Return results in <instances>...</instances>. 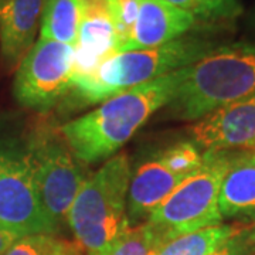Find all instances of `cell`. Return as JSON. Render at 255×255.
I'll list each match as a JSON object with an SVG mask.
<instances>
[{"mask_svg":"<svg viewBox=\"0 0 255 255\" xmlns=\"http://www.w3.org/2000/svg\"><path fill=\"white\" fill-rule=\"evenodd\" d=\"M184 68L119 92L61 125L60 132L74 156L81 163H95L117 155L147 119L173 100Z\"/></svg>","mask_w":255,"mask_h":255,"instance_id":"obj_1","label":"cell"},{"mask_svg":"<svg viewBox=\"0 0 255 255\" xmlns=\"http://www.w3.org/2000/svg\"><path fill=\"white\" fill-rule=\"evenodd\" d=\"M216 47L204 37L183 36L163 46L117 53L95 73L74 78L67 94L73 107L101 104L119 92L189 67Z\"/></svg>","mask_w":255,"mask_h":255,"instance_id":"obj_2","label":"cell"},{"mask_svg":"<svg viewBox=\"0 0 255 255\" xmlns=\"http://www.w3.org/2000/svg\"><path fill=\"white\" fill-rule=\"evenodd\" d=\"M255 94V41L216 47L184 68V77L167 104V115L199 121L234 101Z\"/></svg>","mask_w":255,"mask_h":255,"instance_id":"obj_3","label":"cell"},{"mask_svg":"<svg viewBox=\"0 0 255 255\" xmlns=\"http://www.w3.org/2000/svg\"><path fill=\"white\" fill-rule=\"evenodd\" d=\"M130 160L125 152L110 157L87 177L65 221L87 255H105L129 226L128 191Z\"/></svg>","mask_w":255,"mask_h":255,"instance_id":"obj_4","label":"cell"},{"mask_svg":"<svg viewBox=\"0 0 255 255\" xmlns=\"http://www.w3.org/2000/svg\"><path fill=\"white\" fill-rule=\"evenodd\" d=\"M236 155L237 150L204 152L200 167L174 189L147 221L162 230L167 240L223 224L220 189Z\"/></svg>","mask_w":255,"mask_h":255,"instance_id":"obj_5","label":"cell"},{"mask_svg":"<svg viewBox=\"0 0 255 255\" xmlns=\"http://www.w3.org/2000/svg\"><path fill=\"white\" fill-rule=\"evenodd\" d=\"M26 149L33 162L43 207L60 228L77 193L87 180L81 162L67 145L60 127L53 124L37 125L27 137Z\"/></svg>","mask_w":255,"mask_h":255,"instance_id":"obj_6","label":"cell"},{"mask_svg":"<svg viewBox=\"0 0 255 255\" xmlns=\"http://www.w3.org/2000/svg\"><path fill=\"white\" fill-rule=\"evenodd\" d=\"M0 226L17 238L60 230L43 207L26 145L0 143Z\"/></svg>","mask_w":255,"mask_h":255,"instance_id":"obj_7","label":"cell"},{"mask_svg":"<svg viewBox=\"0 0 255 255\" xmlns=\"http://www.w3.org/2000/svg\"><path fill=\"white\" fill-rule=\"evenodd\" d=\"M73 47L38 38L17 65L13 95L24 108L46 114L70 91Z\"/></svg>","mask_w":255,"mask_h":255,"instance_id":"obj_8","label":"cell"},{"mask_svg":"<svg viewBox=\"0 0 255 255\" xmlns=\"http://www.w3.org/2000/svg\"><path fill=\"white\" fill-rule=\"evenodd\" d=\"M193 142L203 152L241 150L255 145V94L203 117L191 128Z\"/></svg>","mask_w":255,"mask_h":255,"instance_id":"obj_9","label":"cell"},{"mask_svg":"<svg viewBox=\"0 0 255 255\" xmlns=\"http://www.w3.org/2000/svg\"><path fill=\"white\" fill-rule=\"evenodd\" d=\"M115 50L117 34L105 0H81L78 40L73 47V80L95 73Z\"/></svg>","mask_w":255,"mask_h":255,"instance_id":"obj_10","label":"cell"},{"mask_svg":"<svg viewBox=\"0 0 255 255\" xmlns=\"http://www.w3.org/2000/svg\"><path fill=\"white\" fill-rule=\"evenodd\" d=\"M133 31L119 53L167 44L196 27L197 20L167 0H136Z\"/></svg>","mask_w":255,"mask_h":255,"instance_id":"obj_11","label":"cell"},{"mask_svg":"<svg viewBox=\"0 0 255 255\" xmlns=\"http://www.w3.org/2000/svg\"><path fill=\"white\" fill-rule=\"evenodd\" d=\"M156 153L132 173L128 191V220L133 227L142 224L163 203L180 183L187 179Z\"/></svg>","mask_w":255,"mask_h":255,"instance_id":"obj_12","label":"cell"},{"mask_svg":"<svg viewBox=\"0 0 255 255\" xmlns=\"http://www.w3.org/2000/svg\"><path fill=\"white\" fill-rule=\"evenodd\" d=\"M44 0L0 1V60L13 68L36 43Z\"/></svg>","mask_w":255,"mask_h":255,"instance_id":"obj_13","label":"cell"},{"mask_svg":"<svg viewBox=\"0 0 255 255\" xmlns=\"http://www.w3.org/2000/svg\"><path fill=\"white\" fill-rule=\"evenodd\" d=\"M223 219L255 216V145L237 150L220 189Z\"/></svg>","mask_w":255,"mask_h":255,"instance_id":"obj_14","label":"cell"},{"mask_svg":"<svg viewBox=\"0 0 255 255\" xmlns=\"http://www.w3.org/2000/svg\"><path fill=\"white\" fill-rule=\"evenodd\" d=\"M81 21V0H44L40 38L74 47Z\"/></svg>","mask_w":255,"mask_h":255,"instance_id":"obj_15","label":"cell"},{"mask_svg":"<svg viewBox=\"0 0 255 255\" xmlns=\"http://www.w3.org/2000/svg\"><path fill=\"white\" fill-rule=\"evenodd\" d=\"M238 230V226L231 224L197 230L164 241L153 255H207Z\"/></svg>","mask_w":255,"mask_h":255,"instance_id":"obj_16","label":"cell"},{"mask_svg":"<svg viewBox=\"0 0 255 255\" xmlns=\"http://www.w3.org/2000/svg\"><path fill=\"white\" fill-rule=\"evenodd\" d=\"M166 240L162 230L145 221L128 228L105 255H153Z\"/></svg>","mask_w":255,"mask_h":255,"instance_id":"obj_17","label":"cell"},{"mask_svg":"<svg viewBox=\"0 0 255 255\" xmlns=\"http://www.w3.org/2000/svg\"><path fill=\"white\" fill-rule=\"evenodd\" d=\"M4 255H84V251L57 234H34L17 238Z\"/></svg>","mask_w":255,"mask_h":255,"instance_id":"obj_18","label":"cell"},{"mask_svg":"<svg viewBox=\"0 0 255 255\" xmlns=\"http://www.w3.org/2000/svg\"><path fill=\"white\" fill-rule=\"evenodd\" d=\"M196 20L207 23L231 21L243 13L240 0H167Z\"/></svg>","mask_w":255,"mask_h":255,"instance_id":"obj_19","label":"cell"},{"mask_svg":"<svg viewBox=\"0 0 255 255\" xmlns=\"http://www.w3.org/2000/svg\"><path fill=\"white\" fill-rule=\"evenodd\" d=\"M105 4L115 27V34H117L115 54H117L133 31L137 16V1L136 0H105Z\"/></svg>","mask_w":255,"mask_h":255,"instance_id":"obj_20","label":"cell"},{"mask_svg":"<svg viewBox=\"0 0 255 255\" xmlns=\"http://www.w3.org/2000/svg\"><path fill=\"white\" fill-rule=\"evenodd\" d=\"M207 255H255V240L251 237V226L240 227L236 234Z\"/></svg>","mask_w":255,"mask_h":255,"instance_id":"obj_21","label":"cell"},{"mask_svg":"<svg viewBox=\"0 0 255 255\" xmlns=\"http://www.w3.org/2000/svg\"><path fill=\"white\" fill-rule=\"evenodd\" d=\"M16 240H17V237L14 234H11L6 228L0 226V255L6 254V251L9 250Z\"/></svg>","mask_w":255,"mask_h":255,"instance_id":"obj_22","label":"cell"},{"mask_svg":"<svg viewBox=\"0 0 255 255\" xmlns=\"http://www.w3.org/2000/svg\"><path fill=\"white\" fill-rule=\"evenodd\" d=\"M248 26L255 31V7L251 10V13H250V17H248Z\"/></svg>","mask_w":255,"mask_h":255,"instance_id":"obj_23","label":"cell"},{"mask_svg":"<svg viewBox=\"0 0 255 255\" xmlns=\"http://www.w3.org/2000/svg\"><path fill=\"white\" fill-rule=\"evenodd\" d=\"M251 237L255 240V221L254 224H251Z\"/></svg>","mask_w":255,"mask_h":255,"instance_id":"obj_24","label":"cell"},{"mask_svg":"<svg viewBox=\"0 0 255 255\" xmlns=\"http://www.w3.org/2000/svg\"><path fill=\"white\" fill-rule=\"evenodd\" d=\"M0 1H1V0H0Z\"/></svg>","mask_w":255,"mask_h":255,"instance_id":"obj_25","label":"cell"}]
</instances>
